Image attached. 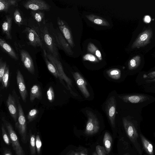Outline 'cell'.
Here are the masks:
<instances>
[{
	"label": "cell",
	"instance_id": "6da1fadb",
	"mask_svg": "<svg viewBox=\"0 0 155 155\" xmlns=\"http://www.w3.org/2000/svg\"><path fill=\"white\" fill-rule=\"evenodd\" d=\"M43 23L42 26L40 25L37 28H35L36 31L39 36L43 44L46 47L49 52L54 57L59 59L58 48L55 41L51 34L49 28Z\"/></svg>",
	"mask_w": 155,
	"mask_h": 155
},
{
	"label": "cell",
	"instance_id": "7a4b0ae2",
	"mask_svg": "<svg viewBox=\"0 0 155 155\" xmlns=\"http://www.w3.org/2000/svg\"><path fill=\"white\" fill-rule=\"evenodd\" d=\"M2 120L8 131L11 143L16 155H25L18 141L17 136L11 124L6 120L4 117L2 118Z\"/></svg>",
	"mask_w": 155,
	"mask_h": 155
},
{
	"label": "cell",
	"instance_id": "3957f363",
	"mask_svg": "<svg viewBox=\"0 0 155 155\" xmlns=\"http://www.w3.org/2000/svg\"><path fill=\"white\" fill-rule=\"evenodd\" d=\"M50 30L55 41L58 49L63 50L70 55L73 54L72 51L68 43H67L59 28L56 29L51 25L50 26Z\"/></svg>",
	"mask_w": 155,
	"mask_h": 155
},
{
	"label": "cell",
	"instance_id": "277c9868",
	"mask_svg": "<svg viewBox=\"0 0 155 155\" xmlns=\"http://www.w3.org/2000/svg\"><path fill=\"white\" fill-rule=\"evenodd\" d=\"M18 115L17 121L15 123V127L21 137L22 141L26 140L27 133V122L22 107L19 102H18Z\"/></svg>",
	"mask_w": 155,
	"mask_h": 155
},
{
	"label": "cell",
	"instance_id": "5b68a950",
	"mask_svg": "<svg viewBox=\"0 0 155 155\" xmlns=\"http://www.w3.org/2000/svg\"><path fill=\"white\" fill-rule=\"evenodd\" d=\"M46 56L48 60L55 67L59 75V78L62 81L64 80L66 83L69 89L71 91V87L72 86V81L66 75L63 70L62 64L59 59L54 57L45 50Z\"/></svg>",
	"mask_w": 155,
	"mask_h": 155
},
{
	"label": "cell",
	"instance_id": "8992f818",
	"mask_svg": "<svg viewBox=\"0 0 155 155\" xmlns=\"http://www.w3.org/2000/svg\"><path fill=\"white\" fill-rule=\"evenodd\" d=\"M87 120L85 130V134L92 135L97 133L100 128L99 121L92 112L89 111L87 112Z\"/></svg>",
	"mask_w": 155,
	"mask_h": 155
},
{
	"label": "cell",
	"instance_id": "52a82bcc",
	"mask_svg": "<svg viewBox=\"0 0 155 155\" xmlns=\"http://www.w3.org/2000/svg\"><path fill=\"white\" fill-rule=\"evenodd\" d=\"M152 35L151 28L150 27L147 28L138 35L132 44V48H139L148 44L150 43Z\"/></svg>",
	"mask_w": 155,
	"mask_h": 155
},
{
	"label": "cell",
	"instance_id": "ba28073f",
	"mask_svg": "<svg viewBox=\"0 0 155 155\" xmlns=\"http://www.w3.org/2000/svg\"><path fill=\"white\" fill-rule=\"evenodd\" d=\"M22 5L26 9L33 11H48L50 8L46 2L42 0H28L25 2Z\"/></svg>",
	"mask_w": 155,
	"mask_h": 155
},
{
	"label": "cell",
	"instance_id": "9c48e42d",
	"mask_svg": "<svg viewBox=\"0 0 155 155\" xmlns=\"http://www.w3.org/2000/svg\"><path fill=\"white\" fill-rule=\"evenodd\" d=\"M116 101L114 96L110 97L106 102V111L112 127H115Z\"/></svg>",
	"mask_w": 155,
	"mask_h": 155
},
{
	"label": "cell",
	"instance_id": "30bf717a",
	"mask_svg": "<svg viewBox=\"0 0 155 155\" xmlns=\"http://www.w3.org/2000/svg\"><path fill=\"white\" fill-rule=\"evenodd\" d=\"M123 122L127 136L134 145L136 143L137 144L138 143L136 142L138 135L134 124L131 121L125 118H123Z\"/></svg>",
	"mask_w": 155,
	"mask_h": 155
},
{
	"label": "cell",
	"instance_id": "8fae6325",
	"mask_svg": "<svg viewBox=\"0 0 155 155\" xmlns=\"http://www.w3.org/2000/svg\"><path fill=\"white\" fill-rule=\"evenodd\" d=\"M30 44L34 47L43 48V44L38 35L34 30L27 27L24 30Z\"/></svg>",
	"mask_w": 155,
	"mask_h": 155
},
{
	"label": "cell",
	"instance_id": "7c38bea8",
	"mask_svg": "<svg viewBox=\"0 0 155 155\" xmlns=\"http://www.w3.org/2000/svg\"><path fill=\"white\" fill-rule=\"evenodd\" d=\"M20 53L21 61L25 68L30 73L34 74L35 73L34 64L32 58L25 50H20Z\"/></svg>",
	"mask_w": 155,
	"mask_h": 155
},
{
	"label": "cell",
	"instance_id": "4fadbf2b",
	"mask_svg": "<svg viewBox=\"0 0 155 155\" xmlns=\"http://www.w3.org/2000/svg\"><path fill=\"white\" fill-rule=\"evenodd\" d=\"M6 103L11 116L15 122H16L18 119V110L15 97L13 95L9 94Z\"/></svg>",
	"mask_w": 155,
	"mask_h": 155
},
{
	"label": "cell",
	"instance_id": "5bb4252c",
	"mask_svg": "<svg viewBox=\"0 0 155 155\" xmlns=\"http://www.w3.org/2000/svg\"><path fill=\"white\" fill-rule=\"evenodd\" d=\"M118 97L125 102L134 104L142 103L150 99L148 96L142 94L127 95Z\"/></svg>",
	"mask_w": 155,
	"mask_h": 155
},
{
	"label": "cell",
	"instance_id": "9a60e30c",
	"mask_svg": "<svg viewBox=\"0 0 155 155\" xmlns=\"http://www.w3.org/2000/svg\"><path fill=\"white\" fill-rule=\"evenodd\" d=\"M58 28L66 40L69 44L71 47L74 46V43L70 31L64 21L58 17L57 19Z\"/></svg>",
	"mask_w": 155,
	"mask_h": 155
},
{
	"label": "cell",
	"instance_id": "2e32d148",
	"mask_svg": "<svg viewBox=\"0 0 155 155\" xmlns=\"http://www.w3.org/2000/svg\"><path fill=\"white\" fill-rule=\"evenodd\" d=\"M73 77L79 89L86 98L89 97L90 93L87 87V83L81 75L78 72L73 73Z\"/></svg>",
	"mask_w": 155,
	"mask_h": 155
},
{
	"label": "cell",
	"instance_id": "e0dca14e",
	"mask_svg": "<svg viewBox=\"0 0 155 155\" xmlns=\"http://www.w3.org/2000/svg\"><path fill=\"white\" fill-rule=\"evenodd\" d=\"M16 80L19 91L22 100L26 103L28 95L27 91L23 76L19 70L17 71Z\"/></svg>",
	"mask_w": 155,
	"mask_h": 155
},
{
	"label": "cell",
	"instance_id": "ac0fdd59",
	"mask_svg": "<svg viewBox=\"0 0 155 155\" xmlns=\"http://www.w3.org/2000/svg\"><path fill=\"white\" fill-rule=\"evenodd\" d=\"M12 19L11 16L6 15L5 19L2 24V28L3 33L4 34L7 39L11 40V34Z\"/></svg>",
	"mask_w": 155,
	"mask_h": 155
},
{
	"label": "cell",
	"instance_id": "d6986e66",
	"mask_svg": "<svg viewBox=\"0 0 155 155\" xmlns=\"http://www.w3.org/2000/svg\"><path fill=\"white\" fill-rule=\"evenodd\" d=\"M0 46L2 49L5 51L11 58L16 60H18V55L13 49L3 39L0 38Z\"/></svg>",
	"mask_w": 155,
	"mask_h": 155
},
{
	"label": "cell",
	"instance_id": "ffe728a7",
	"mask_svg": "<svg viewBox=\"0 0 155 155\" xmlns=\"http://www.w3.org/2000/svg\"><path fill=\"white\" fill-rule=\"evenodd\" d=\"M42 97V93L40 86L35 84L31 88L30 92V100L33 102L35 99L40 100Z\"/></svg>",
	"mask_w": 155,
	"mask_h": 155
},
{
	"label": "cell",
	"instance_id": "44dd1931",
	"mask_svg": "<svg viewBox=\"0 0 155 155\" xmlns=\"http://www.w3.org/2000/svg\"><path fill=\"white\" fill-rule=\"evenodd\" d=\"M17 6L18 1L16 0H0V12H7L11 6Z\"/></svg>",
	"mask_w": 155,
	"mask_h": 155
},
{
	"label": "cell",
	"instance_id": "7402d4cb",
	"mask_svg": "<svg viewBox=\"0 0 155 155\" xmlns=\"http://www.w3.org/2000/svg\"><path fill=\"white\" fill-rule=\"evenodd\" d=\"M86 17L89 20L95 24L104 26H110L109 23L101 17L92 15H87Z\"/></svg>",
	"mask_w": 155,
	"mask_h": 155
},
{
	"label": "cell",
	"instance_id": "603a6c76",
	"mask_svg": "<svg viewBox=\"0 0 155 155\" xmlns=\"http://www.w3.org/2000/svg\"><path fill=\"white\" fill-rule=\"evenodd\" d=\"M43 57L48 69L56 78H59L58 72L53 64L48 60L45 54V50L43 49Z\"/></svg>",
	"mask_w": 155,
	"mask_h": 155
},
{
	"label": "cell",
	"instance_id": "cb8c5ba5",
	"mask_svg": "<svg viewBox=\"0 0 155 155\" xmlns=\"http://www.w3.org/2000/svg\"><path fill=\"white\" fill-rule=\"evenodd\" d=\"M103 143L107 154H109L112 148V139L110 135L108 132H106L104 134Z\"/></svg>",
	"mask_w": 155,
	"mask_h": 155
},
{
	"label": "cell",
	"instance_id": "d4e9b609",
	"mask_svg": "<svg viewBox=\"0 0 155 155\" xmlns=\"http://www.w3.org/2000/svg\"><path fill=\"white\" fill-rule=\"evenodd\" d=\"M143 146L146 151L150 155H153V147L152 143L142 134H140Z\"/></svg>",
	"mask_w": 155,
	"mask_h": 155
},
{
	"label": "cell",
	"instance_id": "484cf974",
	"mask_svg": "<svg viewBox=\"0 0 155 155\" xmlns=\"http://www.w3.org/2000/svg\"><path fill=\"white\" fill-rule=\"evenodd\" d=\"M141 61V58L140 56H135L129 61L128 66L129 69L133 70L137 68L140 65Z\"/></svg>",
	"mask_w": 155,
	"mask_h": 155
},
{
	"label": "cell",
	"instance_id": "4316f807",
	"mask_svg": "<svg viewBox=\"0 0 155 155\" xmlns=\"http://www.w3.org/2000/svg\"><path fill=\"white\" fill-rule=\"evenodd\" d=\"M145 88L148 91L155 93V78L152 79L143 80Z\"/></svg>",
	"mask_w": 155,
	"mask_h": 155
},
{
	"label": "cell",
	"instance_id": "83f0119b",
	"mask_svg": "<svg viewBox=\"0 0 155 155\" xmlns=\"http://www.w3.org/2000/svg\"><path fill=\"white\" fill-rule=\"evenodd\" d=\"M107 73L110 78L114 79H119L121 77V71L118 69H110L107 71Z\"/></svg>",
	"mask_w": 155,
	"mask_h": 155
},
{
	"label": "cell",
	"instance_id": "f1b7e54d",
	"mask_svg": "<svg viewBox=\"0 0 155 155\" xmlns=\"http://www.w3.org/2000/svg\"><path fill=\"white\" fill-rule=\"evenodd\" d=\"M9 75V70L8 67L7 66L5 73L2 78V89H4L8 86Z\"/></svg>",
	"mask_w": 155,
	"mask_h": 155
},
{
	"label": "cell",
	"instance_id": "f546056e",
	"mask_svg": "<svg viewBox=\"0 0 155 155\" xmlns=\"http://www.w3.org/2000/svg\"><path fill=\"white\" fill-rule=\"evenodd\" d=\"M31 13L32 17L38 23L41 22L44 18V13L40 11H33Z\"/></svg>",
	"mask_w": 155,
	"mask_h": 155
},
{
	"label": "cell",
	"instance_id": "4dcf8cb0",
	"mask_svg": "<svg viewBox=\"0 0 155 155\" xmlns=\"http://www.w3.org/2000/svg\"><path fill=\"white\" fill-rule=\"evenodd\" d=\"M14 19L15 23L20 26L23 23V19L19 10L16 9L15 11L13 14Z\"/></svg>",
	"mask_w": 155,
	"mask_h": 155
},
{
	"label": "cell",
	"instance_id": "1f68e13d",
	"mask_svg": "<svg viewBox=\"0 0 155 155\" xmlns=\"http://www.w3.org/2000/svg\"><path fill=\"white\" fill-rule=\"evenodd\" d=\"M39 111L36 109H33L31 110L28 112L27 118L29 122H31L34 120L37 117Z\"/></svg>",
	"mask_w": 155,
	"mask_h": 155
},
{
	"label": "cell",
	"instance_id": "d6a6232c",
	"mask_svg": "<svg viewBox=\"0 0 155 155\" xmlns=\"http://www.w3.org/2000/svg\"><path fill=\"white\" fill-rule=\"evenodd\" d=\"M35 135L31 134L30 140V149L31 155H35Z\"/></svg>",
	"mask_w": 155,
	"mask_h": 155
},
{
	"label": "cell",
	"instance_id": "836d02e7",
	"mask_svg": "<svg viewBox=\"0 0 155 155\" xmlns=\"http://www.w3.org/2000/svg\"><path fill=\"white\" fill-rule=\"evenodd\" d=\"M5 126L3 124H2L1 129L3 138L4 142L7 145L10 144L11 142L10 139L8 137L5 129Z\"/></svg>",
	"mask_w": 155,
	"mask_h": 155
},
{
	"label": "cell",
	"instance_id": "e575fe53",
	"mask_svg": "<svg viewBox=\"0 0 155 155\" xmlns=\"http://www.w3.org/2000/svg\"><path fill=\"white\" fill-rule=\"evenodd\" d=\"M7 67L6 62L3 61L2 58L0 59V81L2 82V78L5 73Z\"/></svg>",
	"mask_w": 155,
	"mask_h": 155
},
{
	"label": "cell",
	"instance_id": "d590c367",
	"mask_svg": "<svg viewBox=\"0 0 155 155\" xmlns=\"http://www.w3.org/2000/svg\"><path fill=\"white\" fill-rule=\"evenodd\" d=\"M47 98L50 102H52L54 99V93L53 88L50 86L47 92Z\"/></svg>",
	"mask_w": 155,
	"mask_h": 155
},
{
	"label": "cell",
	"instance_id": "8d00e7d4",
	"mask_svg": "<svg viewBox=\"0 0 155 155\" xmlns=\"http://www.w3.org/2000/svg\"><path fill=\"white\" fill-rule=\"evenodd\" d=\"M83 59L84 61H88L94 62L99 61L98 59L95 56L90 54H87L84 55Z\"/></svg>",
	"mask_w": 155,
	"mask_h": 155
},
{
	"label": "cell",
	"instance_id": "74e56055",
	"mask_svg": "<svg viewBox=\"0 0 155 155\" xmlns=\"http://www.w3.org/2000/svg\"><path fill=\"white\" fill-rule=\"evenodd\" d=\"M35 145L37 153L39 154L42 146V142L38 135H37L35 137Z\"/></svg>",
	"mask_w": 155,
	"mask_h": 155
},
{
	"label": "cell",
	"instance_id": "f35d334b",
	"mask_svg": "<svg viewBox=\"0 0 155 155\" xmlns=\"http://www.w3.org/2000/svg\"><path fill=\"white\" fill-rule=\"evenodd\" d=\"M87 50L91 53L94 54L96 56L99 50L92 43H90L87 46Z\"/></svg>",
	"mask_w": 155,
	"mask_h": 155
},
{
	"label": "cell",
	"instance_id": "ab89813d",
	"mask_svg": "<svg viewBox=\"0 0 155 155\" xmlns=\"http://www.w3.org/2000/svg\"><path fill=\"white\" fill-rule=\"evenodd\" d=\"M96 151L97 155H106L107 154L104 147L99 145L96 146Z\"/></svg>",
	"mask_w": 155,
	"mask_h": 155
},
{
	"label": "cell",
	"instance_id": "60d3db41",
	"mask_svg": "<svg viewBox=\"0 0 155 155\" xmlns=\"http://www.w3.org/2000/svg\"><path fill=\"white\" fill-rule=\"evenodd\" d=\"M4 155H12V154L9 151H6L4 153Z\"/></svg>",
	"mask_w": 155,
	"mask_h": 155
},
{
	"label": "cell",
	"instance_id": "b9f144b4",
	"mask_svg": "<svg viewBox=\"0 0 155 155\" xmlns=\"http://www.w3.org/2000/svg\"><path fill=\"white\" fill-rule=\"evenodd\" d=\"M80 155H87V154H85L84 153H80Z\"/></svg>",
	"mask_w": 155,
	"mask_h": 155
},
{
	"label": "cell",
	"instance_id": "7bdbcfd3",
	"mask_svg": "<svg viewBox=\"0 0 155 155\" xmlns=\"http://www.w3.org/2000/svg\"><path fill=\"white\" fill-rule=\"evenodd\" d=\"M93 155H97V153L96 152H94L93 153Z\"/></svg>",
	"mask_w": 155,
	"mask_h": 155
},
{
	"label": "cell",
	"instance_id": "ee69618b",
	"mask_svg": "<svg viewBox=\"0 0 155 155\" xmlns=\"http://www.w3.org/2000/svg\"><path fill=\"white\" fill-rule=\"evenodd\" d=\"M74 155H79L77 153H74Z\"/></svg>",
	"mask_w": 155,
	"mask_h": 155
}]
</instances>
